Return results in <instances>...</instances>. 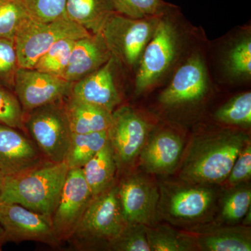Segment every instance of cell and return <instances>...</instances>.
Listing matches in <instances>:
<instances>
[{"mask_svg": "<svg viewBox=\"0 0 251 251\" xmlns=\"http://www.w3.org/2000/svg\"><path fill=\"white\" fill-rule=\"evenodd\" d=\"M249 143L247 135L225 130L192 142L181 168L180 178L190 184H218L227 179L234 161Z\"/></svg>", "mask_w": 251, "mask_h": 251, "instance_id": "cell-1", "label": "cell"}, {"mask_svg": "<svg viewBox=\"0 0 251 251\" xmlns=\"http://www.w3.org/2000/svg\"><path fill=\"white\" fill-rule=\"evenodd\" d=\"M65 161H44L20 174L4 177L1 202L20 204L51 219L67 178Z\"/></svg>", "mask_w": 251, "mask_h": 251, "instance_id": "cell-2", "label": "cell"}, {"mask_svg": "<svg viewBox=\"0 0 251 251\" xmlns=\"http://www.w3.org/2000/svg\"><path fill=\"white\" fill-rule=\"evenodd\" d=\"M91 34L66 17L50 22H41L29 17L21 25L14 38L18 67L33 69L38 59L57 41L78 39Z\"/></svg>", "mask_w": 251, "mask_h": 251, "instance_id": "cell-3", "label": "cell"}, {"mask_svg": "<svg viewBox=\"0 0 251 251\" xmlns=\"http://www.w3.org/2000/svg\"><path fill=\"white\" fill-rule=\"evenodd\" d=\"M27 112L25 129L44 159L52 163L65 161L73 133L63 99Z\"/></svg>", "mask_w": 251, "mask_h": 251, "instance_id": "cell-4", "label": "cell"}, {"mask_svg": "<svg viewBox=\"0 0 251 251\" xmlns=\"http://www.w3.org/2000/svg\"><path fill=\"white\" fill-rule=\"evenodd\" d=\"M161 17L132 18L112 13L100 33L112 57L128 67L140 60Z\"/></svg>", "mask_w": 251, "mask_h": 251, "instance_id": "cell-5", "label": "cell"}, {"mask_svg": "<svg viewBox=\"0 0 251 251\" xmlns=\"http://www.w3.org/2000/svg\"><path fill=\"white\" fill-rule=\"evenodd\" d=\"M126 225L122 216L117 186L113 184L92 198L69 239L78 246L102 240L110 242L121 233Z\"/></svg>", "mask_w": 251, "mask_h": 251, "instance_id": "cell-6", "label": "cell"}, {"mask_svg": "<svg viewBox=\"0 0 251 251\" xmlns=\"http://www.w3.org/2000/svg\"><path fill=\"white\" fill-rule=\"evenodd\" d=\"M92 198L82 168L69 169L51 218L52 229L59 243L72 237Z\"/></svg>", "mask_w": 251, "mask_h": 251, "instance_id": "cell-7", "label": "cell"}, {"mask_svg": "<svg viewBox=\"0 0 251 251\" xmlns=\"http://www.w3.org/2000/svg\"><path fill=\"white\" fill-rule=\"evenodd\" d=\"M73 85V82L59 75L35 69L18 68L15 75L14 92L25 113L69 97Z\"/></svg>", "mask_w": 251, "mask_h": 251, "instance_id": "cell-8", "label": "cell"}, {"mask_svg": "<svg viewBox=\"0 0 251 251\" xmlns=\"http://www.w3.org/2000/svg\"><path fill=\"white\" fill-rule=\"evenodd\" d=\"M176 49L175 28L160 18L152 37L145 46L140 59L135 78V92L141 93L161 77L174 59Z\"/></svg>", "mask_w": 251, "mask_h": 251, "instance_id": "cell-9", "label": "cell"}, {"mask_svg": "<svg viewBox=\"0 0 251 251\" xmlns=\"http://www.w3.org/2000/svg\"><path fill=\"white\" fill-rule=\"evenodd\" d=\"M0 226L5 242L34 241L50 246L58 245L51 219L14 203L0 202Z\"/></svg>", "mask_w": 251, "mask_h": 251, "instance_id": "cell-10", "label": "cell"}, {"mask_svg": "<svg viewBox=\"0 0 251 251\" xmlns=\"http://www.w3.org/2000/svg\"><path fill=\"white\" fill-rule=\"evenodd\" d=\"M122 216L126 224L152 226L159 206L158 188L138 175L126 176L117 186Z\"/></svg>", "mask_w": 251, "mask_h": 251, "instance_id": "cell-11", "label": "cell"}, {"mask_svg": "<svg viewBox=\"0 0 251 251\" xmlns=\"http://www.w3.org/2000/svg\"><path fill=\"white\" fill-rule=\"evenodd\" d=\"M148 125L129 107H122L112 112L108 130L117 168L130 165L140 155L146 143Z\"/></svg>", "mask_w": 251, "mask_h": 251, "instance_id": "cell-12", "label": "cell"}, {"mask_svg": "<svg viewBox=\"0 0 251 251\" xmlns=\"http://www.w3.org/2000/svg\"><path fill=\"white\" fill-rule=\"evenodd\" d=\"M172 187L162 192L163 214L174 221L190 222L203 217L213 204L214 192L202 184Z\"/></svg>", "mask_w": 251, "mask_h": 251, "instance_id": "cell-13", "label": "cell"}, {"mask_svg": "<svg viewBox=\"0 0 251 251\" xmlns=\"http://www.w3.org/2000/svg\"><path fill=\"white\" fill-rule=\"evenodd\" d=\"M44 161L32 140L16 128L0 124V171L4 176L20 174Z\"/></svg>", "mask_w": 251, "mask_h": 251, "instance_id": "cell-14", "label": "cell"}, {"mask_svg": "<svg viewBox=\"0 0 251 251\" xmlns=\"http://www.w3.org/2000/svg\"><path fill=\"white\" fill-rule=\"evenodd\" d=\"M116 62L112 57L97 71L74 82L71 95L113 112L121 101L115 82Z\"/></svg>", "mask_w": 251, "mask_h": 251, "instance_id": "cell-15", "label": "cell"}, {"mask_svg": "<svg viewBox=\"0 0 251 251\" xmlns=\"http://www.w3.org/2000/svg\"><path fill=\"white\" fill-rule=\"evenodd\" d=\"M206 89L205 68L202 60L196 57L178 69L171 83L160 96V101L166 105L196 101L205 94Z\"/></svg>", "mask_w": 251, "mask_h": 251, "instance_id": "cell-16", "label": "cell"}, {"mask_svg": "<svg viewBox=\"0 0 251 251\" xmlns=\"http://www.w3.org/2000/svg\"><path fill=\"white\" fill-rule=\"evenodd\" d=\"M112 57L100 32L75 41L62 77L74 82L90 75Z\"/></svg>", "mask_w": 251, "mask_h": 251, "instance_id": "cell-17", "label": "cell"}, {"mask_svg": "<svg viewBox=\"0 0 251 251\" xmlns=\"http://www.w3.org/2000/svg\"><path fill=\"white\" fill-rule=\"evenodd\" d=\"M183 150L182 140L172 132L157 133L140 151L141 165L148 173H171L177 165Z\"/></svg>", "mask_w": 251, "mask_h": 251, "instance_id": "cell-18", "label": "cell"}, {"mask_svg": "<svg viewBox=\"0 0 251 251\" xmlns=\"http://www.w3.org/2000/svg\"><path fill=\"white\" fill-rule=\"evenodd\" d=\"M63 103L73 133L85 134L110 128L112 112L72 95L63 99Z\"/></svg>", "mask_w": 251, "mask_h": 251, "instance_id": "cell-19", "label": "cell"}, {"mask_svg": "<svg viewBox=\"0 0 251 251\" xmlns=\"http://www.w3.org/2000/svg\"><path fill=\"white\" fill-rule=\"evenodd\" d=\"M82 169L93 197L103 192L114 184L117 164L109 140Z\"/></svg>", "mask_w": 251, "mask_h": 251, "instance_id": "cell-20", "label": "cell"}, {"mask_svg": "<svg viewBox=\"0 0 251 251\" xmlns=\"http://www.w3.org/2000/svg\"><path fill=\"white\" fill-rule=\"evenodd\" d=\"M113 12L110 0H66L65 17L92 34L100 32Z\"/></svg>", "mask_w": 251, "mask_h": 251, "instance_id": "cell-21", "label": "cell"}, {"mask_svg": "<svg viewBox=\"0 0 251 251\" xmlns=\"http://www.w3.org/2000/svg\"><path fill=\"white\" fill-rule=\"evenodd\" d=\"M196 245L203 251H251L250 229L244 227H225L198 237Z\"/></svg>", "mask_w": 251, "mask_h": 251, "instance_id": "cell-22", "label": "cell"}, {"mask_svg": "<svg viewBox=\"0 0 251 251\" xmlns=\"http://www.w3.org/2000/svg\"><path fill=\"white\" fill-rule=\"evenodd\" d=\"M108 140V130L85 134L73 133L65 158L69 169L82 168Z\"/></svg>", "mask_w": 251, "mask_h": 251, "instance_id": "cell-23", "label": "cell"}, {"mask_svg": "<svg viewBox=\"0 0 251 251\" xmlns=\"http://www.w3.org/2000/svg\"><path fill=\"white\" fill-rule=\"evenodd\" d=\"M147 237L150 251H188L196 245L192 238L166 226L147 227Z\"/></svg>", "mask_w": 251, "mask_h": 251, "instance_id": "cell-24", "label": "cell"}, {"mask_svg": "<svg viewBox=\"0 0 251 251\" xmlns=\"http://www.w3.org/2000/svg\"><path fill=\"white\" fill-rule=\"evenodd\" d=\"M117 14L132 18L161 17L176 6L163 0H110Z\"/></svg>", "mask_w": 251, "mask_h": 251, "instance_id": "cell-25", "label": "cell"}, {"mask_svg": "<svg viewBox=\"0 0 251 251\" xmlns=\"http://www.w3.org/2000/svg\"><path fill=\"white\" fill-rule=\"evenodd\" d=\"M76 40L65 39L57 41L38 59L33 69L62 77Z\"/></svg>", "mask_w": 251, "mask_h": 251, "instance_id": "cell-26", "label": "cell"}, {"mask_svg": "<svg viewBox=\"0 0 251 251\" xmlns=\"http://www.w3.org/2000/svg\"><path fill=\"white\" fill-rule=\"evenodd\" d=\"M219 122L231 125L250 126L251 124V93L239 94L223 105L216 112Z\"/></svg>", "mask_w": 251, "mask_h": 251, "instance_id": "cell-27", "label": "cell"}, {"mask_svg": "<svg viewBox=\"0 0 251 251\" xmlns=\"http://www.w3.org/2000/svg\"><path fill=\"white\" fill-rule=\"evenodd\" d=\"M28 18L19 0H0V38L14 41L18 29Z\"/></svg>", "mask_w": 251, "mask_h": 251, "instance_id": "cell-28", "label": "cell"}, {"mask_svg": "<svg viewBox=\"0 0 251 251\" xmlns=\"http://www.w3.org/2000/svg\"><path fill=\"white\" fill-rule=\"evenodd\" d=\"M110 248L117 251H150L147 226L127 224L121 233L109 242Z\"/></svg>", "mask_w": 251, "mask_h": 251, "instance_id": "cell-29", "label": "cell"}, {"mask_svg": "<svg viewBox=\"0 0 251 251\" xmlns=\"http://www.w3.org/2000/svg\"><path fill=\"white\" fill-rule=\"evenodd\" d=\"M25 112L16 94L0 85V124L16 129L26 130Z\"/></svg>", "mask_w": 251, "mask_h": 251, "instance_id": "cell-30", "label": "cell"}, {"mask_svg": "<svg viewBox=\"0 0 251 251\" xmlns=\"http://www.w3.org/2000/svg\"><path fill=\"white\" fill-rule=\"evenodd\" d=\"M29 18L50 22L65 17L66 0H19Z\"/></svg>", "mask_w": 251, "mask_h": 251, "instance_id": "cell-31", "label": "cell"}, {"mask_svg": "<svg viewBox=\"0 0 251 251\" xmlns=\"http://www.w3.org/2000/svg\"><path fill=\"white\" fill-rule=\"evenodd\" d=\"M251 188H236L225 198L222 208L223 218L227 222H238L247 215L251 209Z\"/></svg>", "mask_w": 251, "mask_h": 251, "instance_id": "cell-32", "label": "cell"}, {"mask_svg": "<svg viewBox=\"0 0 251 251\" xmlns=\"http://www.w3.org/2000/svg\"><path fill=\"white\" fill-rule=\"evenodd\" d=\"M18 68L14 41L0 38V85L14 90Z\"/></svg>", "mask_w": 251, "mask_h": 251, "instance_id": "cell-33", "label": "cell"}, {"mask_svg": "<svg viewBox=\"0 0 251 251\" xmlns=\"http://www.w3.org/2000/svg\"><path fill=\"white\" fill-rule=\"evenodd\" d=\"M229 67L233 74L242 76L251 74V42L245 39L237 44L229 55Z\"/></svg>", "mask_w": 251, "mask_h": 251, "instance_id": "cell-34", "label": "cell"}, {"mask_svg": "<svg viewBox=\"0 0 251 251\" xmlns=\"http://www.w3.org/2000/svg\"><path fill=\"white\" fill-rule=\"evenodd\" d=\"M251 176V146L249 143L238 155L227 179L229 184L238 186L250 179Z\"/></svg>", "mask_w": 251, "mask_h": 251, "instance_id": "cell-35", "label": "cell"}, {"mask_svg": "<svg viewBox=\"0 0 251 251\" xmlns=\"http://www.w3.org/2000/svg\"><path fill=\"white\" fill-rule=\"evenodd\" d=\"M5 235H4V231L2 227L0 226V251L1 250V247H2V244L5 243Z\"/></svg>", "mask_w": 251, "mask_h": 251, "instance_id": "cell-36", "label": "cell"}, {"mask_svg": "<svg viewBox=\"0 0 251 251\" xmlns=\"http://www.w3.org/2000/svg\"><path fill=\"white\" fill-rule=\"evenodd\" d=\"M4 176L3 175L1 172L0 171V202H1V188H2L3 181H4Z\"/></svg>", "mask_w": 251, "mask_h": 251, "instance_id": "cell-37", "label": "cell"}]
</instances>
